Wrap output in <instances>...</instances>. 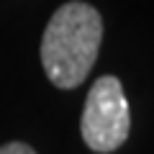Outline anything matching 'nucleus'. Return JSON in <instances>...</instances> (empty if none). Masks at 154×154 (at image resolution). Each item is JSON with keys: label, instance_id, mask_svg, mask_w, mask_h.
Wrapping results in <instances>:
<instances>
[{"label": "nucleus", "instance_id": "nucleus-1", "mask_svg": "<svg viewBox=\"0 0 154 154\" xmlns=\"http://www.w3.org/2000/svg\"><path fill=\"white\" fill-rule=\"evenodd\" d=\"M103 18L88 3H64L46 23L41 38V64L46 77L62 90L82 82L98 59Z\"/></svg>", "mask_w": 154, "mask_h": 154}, {"label": "nucleus", "instance_id": "nucleus-2", "mask_svg": "<svg viewBox=\"0 0 154 154\" xmlns=\"http://www.w3.org/2000/svg\"><path fill=\"white\" fill-rule=\"evenodd\" d=\"M80 131L85 144L98 154L116 152L128 139L131 110H128V100L118 77L105 75L95 80L85 100Z\"/></svg>", "mask_w": 154, "mask_h": 154}, {"label": "nucleus", "instance_id": "nucleus-3", "mask_svg": "<svg viewBox=\"0 0 154 154\" xmlns=\"http://www.w3.org/2000/svg\"><path fill=\"white\" fill-rule=\"evenodd\" d=\"M0 154H36V152L23 141H11V144H3L0 146Z\"/></svg>", "mask_w": 154, "mask_h": 154}]
</instances>
